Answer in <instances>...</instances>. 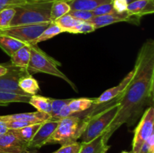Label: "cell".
<instances>
[{"label": "cell", "instance_id": "6da1fadb", "mask_svg": "<svg viewBox=\"0 0 154 153\" xmlns=\"http://www.w3.org/2000/svg\"><path fill=\"white\" fill-rule=\"evenodd\" d=\"M133 70L132 79L122 93L118 112L102 135L106 142L123 124L132 128L145 110L153 106L154 40L152 38L147 39L140 48Z\"/></svg>", "mask_w": 154, "mask_h": 153}, {"label": "cell", "instance_id": "7a4b0ae2", "mask_svg": "<svg viewBox=\"0 0 154 153\" xmlns=\"http://www.w3.org/2000/svg\"><path fill=\"white\" fill-rule=\"evenodd\" d=\"M122 94L105 103L94 104L89 114L87 123L81 136V142H88L103 135L115 118Z\"/></svg>", "mask_w": 154, "mask_h": 153}, {"label": "cell", "instance_id": "3957f363", "mask_svg": "<svg viewBox=\"0 0 154 153\" xmlns=\"http://www.w3.org/2000/svg\"><path fill=\"white\" fill-rule=\"evenodd\" d=\"M31 57L27 71L31 74L44 73L47 74L57 76L66 81L74 91L78 92V89L76 85L59 69V66L61 65L60 62L54 58L50 56L45 51L42 50L38 44H29Z\"/></svg>", "mask_w": 154, "mask_h": 153}, {"label": "cell", "instance_id": "277c9868", "mask_svg": "<svg viewBox=\"0 0 154 153\" xmlns=\"http://www.w3.org/2000/svg\"><path fill=\"white\" fill-rule=\"evenodd\" d=\"M52 2H26L14 7V16L10 26L51 22Z\"/></svg>", "mask_w": 154, "mask_h": 153}, {"label": "cell", "instance_id": "5b68a950", "mask_svg": "<svg viewBox=\"0 0 154 153\" xmlns=\"http://www.w3.org/2000/svg\"><path fill=\"white\" fill-rule=\"evenodd\" d=\"M91 107L88 114L84 117L70 116L59 121L57 128L51 137L47 141L46 145L60 144L61 146L69 142H76L81 137L88 120Z\"/></svg>", "mask_w": 154, "mask_h": 153}, {"label": "cell", "instance_id": "8992f818", "mask_svg": "<svg viewBox=\"0 0 154 153\" xmlns=\"http://www.w3.org/2000/svg\"><path fill=\"white\" fill-rule=\"evenodd\" d=\"M50 22L34 25L10 26L0 29V35L14 38L26 44H34L36 39L48 27Z\"/></svg>", "mask_w": 154, "mask_h": 153}, {"label": "cell", "instance_id": "52a82bcc", "mask_svg": "<svg viewBox=\"0 0 154 153\" xmlns=\"http://www.w3.org/2000/svg\"><path fill=\"white\" fill-rule=\"evenodd\" d=\"M154 108L150 106L147 108L141 116L138 126L134 131L132 140V153H138L143 143L154 133Z\"/></svg>", "mask_w": 154, "mask_h": 153}, {"label": "cell", "instance_id": "ba28073f", "mask_svg": "<svg viewBox=\"0 0 154 153\" xmlns=\"http://www.w3.org/2000/svg\"><path fill=\"white\" fill-rule=\"evenodd\" d=\"M8 73L0 76V91L17 93L22 95H29L20 88L18 82L21 77L30 74L27 71L26 69L15 67L11 64H8Z\"/></svg>", "mask_w": 154, "mask_h": 153}, {"label": "cell", "instance_id": "9c48e42d", "mask_svg": "<svg viewBox=\"0 0 154 153\" xmlns=\"http://www.w3.org/2000/svg\"><path fill=\"white\" fill-rule=\"evenodd\" d=\"M58 124L59 121L50 119L42 122L32 139L28 143V148H39L46 145L47 141L53 134Z\"/></svg>", "mask_w": 154, "mask_h": 153}, {"label": "cell", "instance_id": "30bf717a", "mask_svg": "<svg viewBox=\"0 0 154 153\" xmlns=\"http://www.w3.org/2000/svg\"><path fill=\"white\" fill-rule=\"evenodd\" d=\"M28 149V144L17 137L10 130L0 135V153H20Z\"/></svg>", "mask_w": 154, "mask_h": 153}, {"label": "cell", "instance_id": "8fae6325", "mask_svg": "<svg viewBox=\"0 0 154 153\" xmlns=\"http://www.w3.org/2000/svg\"><path fill=\"white\" fill-rule=\"evenodd\" d=\"M133 75L134 70H132L122 80V81L118 85L111 88H108L106 91L104 92L102 94H100V96H99L96 98H94V103L96 104L105 103V102L109 101V100H112V99L115 98L116 97L121 94L123 92V91L126 89L131 80L132 79Z\"/></svg>", "mask_w": 154, "mask_h": 153}, {"label": "cell", "instance_id": "7c38bea8", "mask_svg": "<svg viewBox=\"0 0 154 153\" xmlns=\"http://www.w3.org/2000/svg\"><path fill=\"white\" fill-rule=\"evenodd\" d=\"M126 11L132 16L141 18L154 12V0H135L128 4Z\"/></svg>", "mask_w": 154, "mask_h": 153}, {"label": "cell", "instance_id": "4fadbf2b", "mask_svg": "<svg viewBox=\"0 0 154 153\" xmlns=\"http://www.w3.org/2000/svg\"><path fill=\"white\" fill-rule=\"evenodd\" d=\"M6 119L17 120L23 122L28 123V124H37L42 123L44 122L49 119L50 115L45 112H21V113L11 114V115L2 116Z\"/></svg>", "mask_w": 154, "mask_h": 153}, {"label": "cell", "instance_id": "5bb4252c", "mask_svg": "<svg viewBox=\"0 0 154 153\" xmlns=\"http://www.w3.org/2000/svg\"><path fill=\"white\" fill-rule=\"evenodd\" d=\"M111 146L105 142L103 136H98L88 142H81V148L79 153H106Z\"/></svg>", "mask_w": 154, "mask_h": 153}, {"label": "cell", "instance_id": "9a60e30c", "mask_svg": "<svg viewBox=\"0 0 154 153\" xmlns=\"http://www.w3.org/2000/svg\"><path fill=\"white\" fill-rule=\"evenodd\" d=\"M71 8V10H89L94 9L104 4L111 3V0H66Z\"/></svg>", "mask_w": 154, "mask_h": 153}, {"label": "cell", "instance_id": "2e32d148", "mask_svg": "<svg viewBox=\"0 0 154 153\" xmlns=\"http://www.w3.org/2000/svg\"><path fill=\"white\" fill-rule=\"evenodd\" d=\"M11 57V64L15 67L24 68L27 70V67L30 61L31 52L29 44H26L20 48Z\"/></svg>", "mask_w": 154, "mask_h": 153}, {"label": "cell", "instance_id": "e0dca14e", "mask_svg": "<svg viewBox=\"0 0 154 153\" xmlns=\"http://www.w3.org/2000/svg\"><path fill=\"white\" fill-rule=\"evenodd\" d=\"M26 44L6 35H0V48L9 56H11L20 48L23 47Z\"/></svg>", "mask_w": 154, "mask_h": 153}, {"label": "cell", "instance_id": "ac0fdd59", "mask_svg": "<svg viewBox=\"0 0 154 153\" xmlns=\"http://www.w3.org/2000/svg\"><path fill=\"white\" fill-rule=\"evenodd\" d=\"M18 86L26 94L32 96L37 94L40 91V86L38 81L31 74L26 75L19 80Z\"/></svg>", "mask_w": 154, "mask_h": 153}, {"label": "cell", "instance_id": "d6986e66", "mask_svg": "<svg viewBox=\"0 0 154 153\" xmlns=\"http://www.w3.org/2000/svg\"><path fill=\"white\" fill-rule=\"evenodd\" d=\"M51 100L52 98L44 97V96L34 94L30 97L29 104L34 106L37 111L45 112L51 115L52 107H51Z\"/></svg>", "mask_w": 154, "mask_h": 153}, {"label": "cell", "instance_id": "ffe728a7", "mask_svg": "<svg viewBox=\"0 0 154 153\" xmlns=\"http://www.w3.org/2000/svg\"><path fill=\"white\" fill-rule=\"evenodd\" d=\"M94 104V98H72L71 101L68 104V106L73 115L87 110Z\"/></svg>", "mask_w": 154, "mask_h": 153}, {"label": "cell", "instance_id": "44dd1931", "mask_svg": "<svg viewBox=\"0 0 154 153\" xmlns=\"http://www.w3.org/2000/svg\"><path fill=\"white\" fill-rule=\"evenodd\" d=\"M42 123H37V124H31L29 125L25 126L17 130H10L17 137L19 138L23 142H26L27 144L30 142L34 135L37 132L38 129L41 126Z\"/></svg>", "mask_w": 154, "mask_h": 153}, {"label": "cell", "instance_id": "7402d4cb", "mask_svg": "<svg viewBox=\"0 0 154 153\" xmlns=\"http://www.w3.org/2000/svg\"><path fill=\"white\" fill-rule=\"evenodd\" d=\"M30 97V95L0 91V106H7L11 103H29Z\"/></svg>", "mask_w": 154, "mask_h": 153}, {"label": "cell", "instance_id": "603a6c76", "mask_svg": "<svg viewBox=\"0 0 154 153\" xmlns=\"http://www.w3.org/2000/svg\"><path fill=\"white\" fill-rule=\"evenodd\" d=\"M71 11V8L66 0L55 1L52 2L51 8V22H54L61 16L67 14Z\"/></svg>", "mask_w": 154, "mask_h": 153}, {"label": "cell", "instance_id": "cb8c5ba5", "mask_svg": "<svg viewBox=\"0 0 154 153\" xmlns=\"http://www.w3.org/2000/svg\"><path fill=\"white\" fill-rule=\"evenodd\" d=\"M63 33V30L55 22H51L46 28L42 32L39 37L35 41L34 44H38L41 42L46 41L55 36Z\"/></svg>", "mask_w": 154, "mask_h": 153}, {"label": "cell", "instance_id": "d4e9b609", "mask_svg": "<svg viewBox=\"0 0 154 153\" xmlns=\"http://www.w3.org/2000/svg\"><path fill=\"white\" fill-rule=\"evenodd\" d=\"M80 21L81 20H76L73 16H71L69 14H67L57 19L54 22L61 28L63 32H69L72 34L75 26L78 25Z\"/></svg>", "mask_w": 154, "mask_h": 153}, {"label": "cell", "instance_id": "484cf974", "mask_svg": "<svg viewBox=\"0 0 154 153\" xmlns=\"http://www.w3.org/2000/svg\"><path fill=\"white\" fill-rule=\"evenodd\" d=\"M14 14V8H8L0 11V29L9 27Z\"/></svg>", "mask_w": 154, "mask_h": 153}, {"label": "cell", "instance_id": "4316f807", "mask_svg": "<svg viewBox=\"0 0 154 153\" xmlns=\"http://www.w3.org/2000/svg\"><path fill=\"white\" fill-rule=\"evenodd\" d=\"M72 98L70 99H54L51 100V113L50 115V117H54L57 116L59 112H60L62 109L65 106L69 104V102L71 101Z\"/></svg>", "mask_w": 154, "mask_h": 153}, {"label": "cell", "instance_id": "83f0119b", "mask_svg": "<svg viewBox=\"0 0 154 153\" xmlns=\"http://www.w3.org/2000/svg\"><path fill=\"white\" fill-rule=\"evenodd\" d=\"M81 148V142H73L64 144L58 150L53 153H79Z\"/></svg>", "mask_w": 154, "mask_h": 153}, {"label": "cell", "instance_id": "f1b7e54d", "mask_svg": "<svg viewBox=\"0 0 154 153\" xmlns=\"http://www.w3.org/2000/svg\"><path fill=\"white\" fill-rule=\"evenodd\" d=\"M96 30L95 27L89 21H80L75 26L72 34H87Z\"/></svg>", "mask_w": 154, "mask_h": 153}, {"label": "cell", "instance_id": "f546056e", "mask_svg": "<svg viewBox=\"0 0 154 153\" xmlns=\"http://www.w3.org/2000/svg\"><path fill=\"white\" fill-rule=\"evenodd\" d=\"M92 12H93L94 16H102V15L106 14H111L116 13L115 10H114V8H113L112 2L102 4V5L96 8V9H94Z\"/></svg>", "mask_w": 154, "mask_h": 153}, {"label": "cell", "instance_id": "4dcf8cb0", "mask_svg": "<svg viewBox=\"0 0 154 153\" xmlns=\"http://www.w3.org/2000/svg\"><path fill=\"white\" fill-rule=\"evenodd\" d=\"M69 14L74 18L81 21H89L94 16L93 12L89 10H71Z\"/></svg>", "mask_w": 154, "mask_h": 153}, {"label": "cell", "instance_id": "1f68e13d", "mask_svg": "<svg viewBox=\"0 0 154 153\" xmlns=\"http://www.w3.org/2000/svg\"><path fill=\"white\" fill-rule=\"evenodd\" d=\"M138 153H154V133L143 143Z\"/></svg>", "mask_w": 154, "mask_h": 153}, {"label": "cell", "instance_id": "d6a6232c", "mask_svg": "<svg viewBox=\"0 0 154 153\" xmlns=\"http://www.w3.org/2000/svg\"><path fill=\"white\" fill-rule=\"evenodd\" d=\"M26 2H27L25 0H0V11L8 8H14Z\"/></svg>", "mask_w": 154, "mask_h": 153}, {"label": "cell", "instance_id": "836d02e7", "mask_svg": "<svg viewBox=\"0 0 154 153\" xmlns=\"http://www.w3.org/2000/svg\"><path fill=\"white\" fill-rule=\"evenodd\" d=\"M113 8L117 13L121 14L127 10L128 2L126 0H112Z\"/></svg>", "mask_w": 154, "mask_h": 153}, {"label": "cell", "instance_id": "e575fe53", "mask_svg": "<svg viewBox=\"0 0 154 153\" xmlns=\"http://www.w3.org/2000/svg\"><path fill=\"white\" fill-rule=\"evenodd\" d=\"M9 130L8 128L7 124H6L5 121L2 119L0 116V135L5 134L7 133Z\"/></svg>", "mask_w": 154, "mask_h": 153}, {"label": "cell", "instance_id": "d590c367", "mask_svg": "<svg viewBox=\"0 0 154 153\" xmlns=\"http://www.w3.org/2000/svg\"><path fill=\"white\" fill-rule=\"evenodd\" d=\"M8 71V64H0V76L6 74Z\"/></svg>", "mask_w": 154, "mask_h": 153}, {"label": "cell", "instance_id": "8d00e7d4", "mask_svg": "<svg viewBox=\"0 0 154 153\" xmlns=\"http://www.w3.org/2000/svg\"><path fill=\"white\" fill-rule=\"evenodd\" d=\"M27 2H54L55 1H60V0H25Z\"/></svg>", "mask_w": 154, "mask_h": 153}, {"label": "cell", "instance_id": "74e56055", "mask_svg": "<svg viewBox=\"0 0 154 153\" xmlns=\"http://www.w3.org/2000/svg\"><path fill=\"white\" fill-rule=\"evenodd\" d=\"M20 153H37L35 152H33V151H29L28 149L26 150V151H23L22 152H20Z\"/></svg>", "mask_w": 154, "mask_h": 153}, {"label": "cell", "instance_id": "f35d334b", "mask_svg": "<svg viewBox=\"0 0 154 153\" xmlns=\"http://www.w3.org/2000/svg\"><path fill=\"white\" fill-rule=\"evenodd\" d=\"M111 1H112V0H111ZM126 1L128 2V3H130V2H132L135 1V0H126Z\"/></svg>", "mask_w": 154, "mask_h": 153}, {"label": "cell", "instance_id": "ab89813d", "mask_svg": "<svg viewBox=\"0 0 154 153\" xmlns=\"http://www.w3.org/2000/svg\"><path fill=\"white\" fill-rule=\"evenodd\" d=\"M120 153H132V152H126V151H123V152H120Z\"/></svg>", "mask_w": 154, "mask_h": 153}, {"label": "cell", "instance_id": "60d3db41", "mask_svg": "<svg viewBox=\"0 0 154 153\" xmlns=\"http://www.w3.org/2000/svg\"></svg>", "mask_w": 154, "mask_h": 153}]
</instances>
